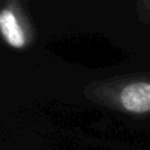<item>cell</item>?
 <instances>
[{
	"label": "cell",
	"mask_w": 150,
	"mask_h": 150,
	"mask_svg": "<svg viewBox=\"0 0 150 150\" xmlns=\"http://www.w3.org/2000/svg\"><path fill=\"white\" fill-rule=\"evenodd\" d=\"M137 15L142 23L150 24V0L140 1L137 5Z\"/></svg>",
	"instance_id": "obj_3"
},
{
	"label": "cell",
	"mask_w": 150,
	"mask_h": 150,
	"mask_svg": "<svg viewBox=\"0 0 150 150\" xmlns=\"http://www.w3.org/2000/svg\"><path fill=\"white\" fill-rule=\"evenodd\" d=\"M0 33L9 47L23 50L34 44V28L23 4L8 0L0 9Z\"/></svg>",
	"instance_id": "obj_2"
},
{
	"label": "cell",
	"mask_w": 150,
	"mask_h": 150,
	"mask_svg": "<svg viewBox=\"0 0 150 150\" xmlns=\"http://www.w3.org/2000/svg\"><path fill=\"white\" fill-rule=\"evenodd\" d=\"M86 96L103 107L124 113L150 115V74H133L92 82Z\"/></svg>",
	"instance_id": "obj_1"
}]
</instances>
